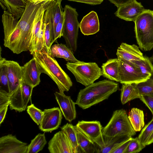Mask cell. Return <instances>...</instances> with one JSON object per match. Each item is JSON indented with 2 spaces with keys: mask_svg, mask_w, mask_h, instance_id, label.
Instances as JSON below:
<instances>
[{
  "mask_svg": "<svg viewBox=\"0 0 153 153\" xmlns=\"http://www.w3.org/2000/svg\"><path fill=\"white\" fill-rule=\"evenodd\" d=\"M36 59L42 73L48 75L57 85L59 92L68 91L73 85L68 75L63 71L51 52L50 49L44 46L39 51L31 54Z\"/></svg>",
  "mask_w": 153,
  "mask_h": 153,
  "instance_id": "6da1fadb",
  "label": "cell"
},
{
  "mask_svg": "<svg viewBox=\"0 0 153 153\" xmlns=\"http://www.w3.org/2000/svg\"><path fill=\"white\" fill-rule=\"evenodd\" d=\"M119 89L118 83L104 79L94 83L80 90L75 102L83 109L88 108L107 99Z\"/></svg>",
  "mask_w": 153,
  "mask_h": 153,
  "instance_id": "7a4b0ae2",
  "label": "cell"
},
{
  "mask_svg": "<svg viewBox=\"0 0 153 153\" xmlns=\"http://www.w3.org/2000/svg\"><path fill=\"white\" fill-rule=\"evenodd\" d=\"M42 2L34 3L28 1L25 10L18 22L21 33L15 53L19 54L23 51H30L33 31L39 10Z\"/></svg>",
  "mask_w": 153,
  "mask_h": 153,
  "instance_id": "3957f363",
  "label": "cell"
},
{
  "mask_svg": "<svg viewBox=\"0 0 153 153\" xmlns=\"http://www.w3.org/2000/svg\"><path fill=\"white\" fill-rule=\"evenodd\" d=\"M137 42L140 49L149 51L153 49V11L145 9L134 22Z\"/></svg>",
  "mask_w": 153,
  "mask_h": 153,
  "instance_id": "277c9868",
  "label": "cell"
},
{
  "mask_svg": "<svg viewBox=\"0 0 153 153\" xmlns=\"http://www.w3.org/2000/svg\"><path fill=\"white\" fill-rule=\"evenodd\" d=\"M103 135L108 137L128 136L136 134L126 111L123 109L114 111L107 125L102 128Z\"/></svg>",
  "mask_w": 153,
  "mask_h": 153,
  "instance_id": "5b68a950",
  "label": "cell"
},
{
  "mask_svg": "<svg viewBox=\"0 0 153 153\" xmlns=\"http://www.w3.org/2000/svg\"><path fill=\"white\" fill-rule=\"evenodd\" d=\"M66 65L76 81L85 87L94 83L102 75L101 69L95 62H68Z\"/></svg>",
  "mask_w": 153,
  "mask_h": 153,
  "instance_id": "8992f818",
  "label": "cell"
},
{
  "mask_svg": "<svg viewBox=\"0 0 153 153\" xmlns=\"http://www.w3.org/2000/svg\"><path fill=\"white\" fill-rule=\"evenodd\" d=\"M78 14L76 9L69 5L64 8V22L62 36L66 45L74 53L77 49V40L79 23L78 20Z\"/></svg>",
  "mask_w": 153,
  "mask_h": 153,
  "instance_id": "52a82bcc",
  "label": "cell"
},
{
  "mask_svg": "<svg viewBox=\"0 0 153 153\" xmlns=\"http://www.w3.org/2000/svg\"><path fill=\"white\" fill-rule=\"evenodd\" d=\"M118 60L119 82L121 84H138L150 78L143 74L139 67L133 62L123 59Z\"/></svg>",
  "mask_w": 153,
  "mask_h": 153,
  "instance_id": "ba28073f",
  "label": "cell"
},
{
  "mask_svg": "<svg viewBox=\"0 0 153 153\" xmlns=\"http://www.w3.org/2000/svg\"><path fill=\"white\" fill-rule=\"evenodd\" d=\"M77 128L97 147L102 148L105 146L102 130L103 127L98 121H79L76 125Z\"/></svg>",
  "mask_w": 153,
  "mask_h": 153,
  "instance_id": "9c48e42d",
  "label": "cell"
},
{
  "mask_svg": "<svg viewBox=\"0 0 153 153\" xmlns=\"http://www.w3.org/2000/svg\"><path fill=\"white\" fill-rule=\"evenodd\" d=\"M33 88L22 82L19 88L10 96V109L19 112L25 111L31 98Z\"/></svg>",
  "mask_w": 153,
  "mask_h": 153,
  "instance_id": "30bf717a",
  "label": "cell"
},
{
  "mask_svg": "<svg viewBox=\"0 0 153 153\" xmlns=\"http://www.w3.org/2000/svg\"><path fill=\"white\" fill-rule=\"evenodd\" d=\"M0 62L4 65L7 72L10 96L20 87L22 82V66L16 62L7 60L0 55Z\"/></svg>",
  "mask_w": 153,
  "mask_h": 153,
  "instance_id": "8fae6325",
  "label": "cell"
},
{
  "mask_svg": "<svg viewBox=\"0 0 153 153\" xmlns=\"http://www.w3.org/2000/svg\"><path fill=\"white\" fill-rule=\"evenodd\" d=\"M39 128L44 132H50L58 128L62 119V114L58 107L45 109Z\"/></svg>",
  "mask_w": 153,
  "mask_h": 153,
  "instance_id": "7c38bea8",
  "label": "cell"
},
{
  "mask_svg": "<svg viewBox=\"0 0 153 153\" xmlns=\"http://www.w3.org/2000/svg\"><path fill=\"white\" fill-rule=\"evenodd\" d=\"M22 82L33 88L40 82L41 70L36 59L33 57L22 66Z\"/></svg>",
  "mask_w": 153,
  "mask_h": 153,
  "instance_id": "4fadbf2b",
  "label": "cell"
},
{
  "mask_svg": "<svg viewBox=\"0 0 153 153\" xmlns=\"http://www.w3.org/2000/svg\"><path fill=\"white\" fill-rule=\"evenodd\" d=\"M145 10L140 2L134 0L118 7L114 14L120 19L134 22Z\"/></svg>",
  "mask_w": 153,
  "mask_h": 153,
  "instance_id": "5bb4252c",
  "label": "cell"
},
{
  "mask_svg": "<svg viewBox=\"0 0 153 153\" xmlns=\"http://www.w3.org/2000/svg\"><path fill=\"white\" fill-rule=\"evenodd\" d=\"M27 143L18 140L11 134L0 138V153H26Z\"/></svg>",
  "mask_w": 153,
  "mask_h": 153,
  "instance_id": "9a60e30c",
  "label": "cell"
},
{
  "mask_svg": "<svg viewBox=\"0 0 153 153\" xmlns=\"http://www.w3.org/2000/svg\"><path fill=\"white\" fill-rule=\"evenodd\" d=\"M48 144V149L51 153H74L69 139L62 130L54 134Z\"/></svg>",
  "mask_w": 153,
  "mask_h": 153,
  "instance_id": "2e32d148",
  "label": "cell"
},
{
  "mask_svg": "<svg viewBox=\"0 0 153 153\" xmlns=\"http://www.w3.org/2000/svg\"><path fill=\"white\" fill-rule=\"evenodd\" d=\"M54 94L65 119L71 122L76 117L75 102L73 101L70 96H67L64 93L56 92Z\"/></svg>",
  "mask_w": 153,
  "mask_h": 153,
  "instance_id": "e0dca14e",
  "label": "cell"
},
{
  "mask_svg": "<svg viewBox=\"0 0 153 153\" xmlns=\"http://www.w3.org/2000/svg\"><path fill=\"white\" fill-rule=\"evenodd\" d=\"M139 47L135 44L130 45L122 43L118 48L116 53L118 59L133 61L143 59L145 58Z\"/></svg>",
  "mask_w": 153,
  "mask_h": 153,
  "instance_id": "ac0fdd59",
  "label": "cell"
},
{
  "mask_svg": "<svg viewBox=\"0 0 153 153\" xmlns=\"http://www.w3.org/2000/svg\"><path fill=\"white\" fill-rule=\"evenodd\" d=\"M79 28L84 35L95 34L100 30V23L97 13L92 11L83 17L79 23Z\"/></svg>",
  "mask_w": 153,
  "mask_h": 153,
  "instance_id": "d6986e66",
  "label": "cell"
},
{
  "mask_svg": "<svg viewBox=\"0 0 153 153\" xmlns=\"http://www.w3.org/2000/svg\"><path fill=\"white\" fill-rule=\"evenodd\" d=\"M27 0H0L4 10H7L17 20L20 18L26 8Z\"/></svg>",
  "mask_w": 153,
  "mask_h": 153,
  "instance_id": "ffe728a7",
  "label": "cell"
},
{
  "mask_svg": "<svg viewBox=\"0 0 153 153\" xmlns=\"http://www.w3.org/2000/svg\"><path fill=\"white\" fill-rule=\"evenodd\" d=\"M101 67L102 76L111 80L119 82V63L117 58L108 59L102 64Z\"/></svg>",
  "mask_w": 153,
  "mask_h": 153,
  "instance_id": "44dd1931",
  "label": "cell"
},
{
  "mask_svg": "<svg viewBox=\"0 0 153 153\" xmlns=\"http://www.w3.org/2000/svg\"><path fill=\"white\" fill-rule=\"evenodd\" d=\"M103 136L105 145L103 147L101 148L97 147V153H111L121 144L132 137L128 136H117L114 137Z\"/></svg>",
  "mask_w": 153,
  "mask_h": 153,
  "instance_id": "7402d4cb",
  "label": "cell"
},
{
  "mask_svg": "<svg viewBox=\"0 0 153 153\" xmlns=\"http://www.w3.org/2000/svg\"><path fill=\"white\" fill-rule=\"evenodd\" d=\"M50 50L54 57L62 58L70 62H74L79 61L75 57L74 53L72 50L64 44L53 45L51 46Z\"/></svg>",
  "mask_w": 153,
  "mask_h": 153,
  "instance_id": "603a6c76",
  "label": "cell"
},
{
  "mask_svg": "<svg viewBox=\"0 0 153 153\" xmlns=\"http://www.w3.org/2000/svg\"><path fill=\"white\" fill-rule=\"evenodd\" d=\"M120 90V100L123 105L134 99H140L141 96L136 83L122 84Z\"/></svg>",
  "mask_w": 153,
  "mask_h": 153,
  "instance_id": "cb8c5ba5",
  "label": "cell"
},
{
  "mask_svg": "<svg viewBox=\"0 0 153 153\" xmlns=\"http://www.w3.org/2000/svg\"><path fill=\"white\" fill-rule=\"evenodd\" d=\"M62 1L54 0L52 1L51 19V44H53L55 30L57 24L64 15V11L61 5Z\"/></svg>",
  "mask_w": 153,
  "mask_h": 153,
  "instance_id": "d4e9b609",
  "label": "cell"
},
{
  "mask_svg": "<svg viewBox=\"0 0 153 153\" xmlns=\"http://www.w3.org/2000/svg\"><path fill=\"white\" fill-rule=\"evenodd\" d=\"M74 126L78 145L82 152L85 153H97V145L82 132L76 126Z\"/></svg>",
  "mask_w": 153,
  "mask_h": 153,
  "instance_id": "484cf974",
  "label": "cell"
},
{
  "mask_svg": "<svg viewBox=\"0 0 153 153\" xmlns=\"http://www.w3.org/2000/svg\"><path fill=\"white\" fill-rule=\"evenodd\" d=\"M128 117L136 132L140 131L144 127V114L143 110L137 108H133L131 110Z\"/></svg>",
  "mask_w": 153,
  "mask_h": 153,
  "instance_id": "4316f807",
  "label": "cell"
},
{
  "mask_svg": "<svg viewBox=\"0 0 153 153\" xmlns=\"http://www.w3.org/2000/svg\"><path fill=\"white\" fill-rule=\"evenodd\" d=\"M61 130L65 133L73 149L74 153L80 152V149L77 142V137L75 126L67 123L61 128Z\"/></svg>",
  "mask_w": 153,
  "mask_h": 153,
  "instance_id": "83f0119b",
  "label": "cell"
},
{
  "mask_svg": "<svg viewBox=\"0 0 153 153\" xmlns=\"http://www.w3.org/2000/svg\"><path fill=\"white\" fill-rule=\"evenodd\" d=\"M47 143L45 134H39L28 145L26 153H37L41 151Z\"/></svg>",
  "mask_w": 153,
  "mask_h": 153,
  "instance_id": "f1b7e54d",
  "label": "cell"
},
{
  "mask_svg": "<svg viewBox=\"0 0 153 153\" xmlns=\"http://www.w3.org/2000/svg\"><path fill=\"white\" fill-rule=\"evenodd\" d=\"M136 65L144 75L151 77L153 75V65L149 58L145 56L143 59L132 61Z\"/></svg>",
  "mask_w": 153,
  "mask_h": 153,
  "instance_id": "f546056e",
  "label": "cell"
},
{
  "mask_svg": "<svg viewBox=\"0 0 153 153\" xmlns=\"http://www.w3.org/2000/svg\"><path fill=\"white\" fill-rule=\"evenodd\" d=\"M153 131V116L152 120L143 128L138 136L139 140L144 148L147 146L148 139Z\"/></svg>",
  "mask_w": 153,
  "mask_h": 153,
  "instance_id": "4dcf8cb0",
  "label": "cell"
},
{
  "mask_svg": "<svg viewBox=\"0 0 153 153\" xmlns=\"http://www.w3.org/2000/svg\"><path fill=\"white\" fill-rule=\"evenodd\" d=\"M27 111L33 120L38 125H39L43 117L44 111L36 108L33 104L28 106Z\"/></svg>",
  "mask_w": 153,
  "mask_h": 153,
  "instance_id": "1f68e13d",
  "label": "cell"
},
{
  "mask_svg": "<svg viewBox=\"0 0 153 153\" xmlns=\"http://www.w3.org/2000/svg\"><path fill=\"white\" fill-rule=\"evenodd\" d=\"M137 85L141 96L153 95V75L146 81L137 84Z\"/></svg>",
  "mask_w": 153,
  "mask_h": 153,
  "instance_id": "d6a6232c",
  "label": "cell"
},
{
  "mask_svg": "<svg viewBox=\"0 0 153 153\" xmlns=\"http://www.w3.org/2000/svg\"><path fill=\"white\" fill-rule=\"evenodd\" d=\"M0 91L5 92L10 95L8 79L4 65L0 62Z\"/></svg>",
  "mask_w": 153,
  "mask_h": 153,
  "instance_id": "836d02e7",
  "label": "cell"
},
{
  "mask_svg": "<svg viewBox=\"0 0 153 153\" xmlns=\"http://www.w3.org/2000/svg\"><path fill=\"white\" fill-rule=\"evenodd\" d=\"M144 148L140 143L138 137L132 138L124 153H137Z\"/></svg>",
  "mask_w": 153,
  "mask_h": 153,
  "instance_id": "e575fe53",
  "label": "cell"
},
{
  "mask_svg": "<svg viewBox=\"0 0 153 153\" xmlns=\"http://www.w3.org/2000/svg\"><path fill=\"white\" fill-rule=\"evenodd\" d=\"M140 99L149 109L153 116V95L150 94L143 95Z\"/></svg>",
  "mask_w": 153,
  "mask_h": 153,
  "instance_id": "d590c367",
  "label": "cell"
},
{
  "mask_svg": "<svg viewBox=\"0 0 153 153\" xmlns=\"http://www.w3.org/2000/svg\"><path fill=\"white\" fill-rule=\"evenodd\" d=\"M64 22V15L61 18L60 22L57 25L54 32L53 43L56 42L57 39L62 36Z\"/></svg>",
  "mask_w": 153,
  "mask_h": 153,
  "instance_id": "8d00e7d4",
  "label": "cell"
},
{
  "mask_svg": "<svg viewBox=\"0 0 153 153\" xmlns=\"http://www.w3.org/2000/svg\"><path fill=\"white\" fill-rule=\"evenodd\" d=\"M10 95L8 93L0 91V110L10 103Z\"/></svg>",
  "mask_w": 153,
  "mask_h": 153,
  "instance_id": "74e56055",
  "label": "cell"
},
{
  "mask_svg": "<svg viewBox=\"0 0 153 153\" xmlns=\"http://www.w3.org/2000/svg\"><path fill=\"white\" fill-rule=\"evenodd\" d=\"M131 137L111 152V153H124L132 138Z\"/></svg>",
  "mask_w": 153,
  "mask_h": 153,
  "instance_id": "f35d334b",
  "label": "cell"
},
{
  "mask_svg": "<svg viewBox=\"0 0 153 153\" xmlns=\"http://www.w3.org/2000/svg\"><path fill=\"white\" fill-rule=\"evenodd\" d=\"M70 1L84 3L91 5H96L100 4L104 0H67Z\"/></svg>",
  "mask_w": 153,
  "mask_h": 153,
  "instance_id": "ab89813d",
  "label": "cell"
},
{
  "mask_svg": "<svg viewBox=\"0 0 153 153\" xmlns=\"http://www.w3.org/2000/svg\"><path fill=\"white\" fill-rule=\"evenodd\" d=\"M117 8L121 6L131 2L134 0H108Z\"/></svg>",
  "mask_w": 153,
  "mask_h": 153,
  "instance_id": "60d3db41",
  "label": "cell"
},
{
  "mask_svg": "<svg viewBox=\"0 0 153 153\" xmlns=\"http://www.w3.org/2000/svg\"><path fill=\"white\" fill-rule=\"evenodd\" d=\"M9 104H7L4 108L0 110V124L3 122L7 111L8 106Z\"/></svg>",
  "mask_w": 153,
  "mask_h": 153,
  "instance_id": "b9f144b4",
  "label": "cell"
},
{
  "mask_svg": "<svg viewBox=\"0 0 153 153\" xmlns=\"http://www.w3.org/2000/svg\"><path fill=\"white\" fill-rule=\"evenodd\" d=\"M153 143V131L150 136L148 141L147 146Z\"/></svg>",
  "mask_w": 153,
  "mask_h": 153,
  "instance_id": "7bdbcfd3",
  "label": "cell"
},
{
  "mask_svg": "<svg viewBox=\"0 0 153 153\" xmlns=\"http://www.w3.org/2000/svg\"><path fill=\"white\" fill-rule=\"evenodd\" d=\"M47 0H36V2L34 3H39L42 2L43 1H46Z\"/></svg>",
  "mask_w": 153,
  "mask_h": 153,
  "instance_id": "ee69618b",
  "label": "cell"
},
{
  "mask_svg": "<svg viewBox=\"0 0 153 153\" xmlns=\"http://www.w3.org/2000/svg\"><path fill=\"white\" fill-rule=\"evenodd\" d=\"M149 59L153 63V54Z\"/></svg>",
  "mask_w": 153,
  "mask_h": 153,
  "instance_id": "f6af8a7d",
  "label": "cell"
},
{
  "mask_svg": "<svg viewBox=\"0 0 153 153\" xmlns=\"http://www.w3.org/2000/svg\"><path fill=\"white\" fill-rule=\"evenodd\" d=\"M28 1L32 3H35L36 0H27Z\"/></svg>",
  "mask_w": 153,
  "mask_h": 153,
  "instance_id": "bcb514c9",
  "label": "cell"
},
{
  "mask_svg": "<svg viewBox=\"0 0 153 153\" xmlns=\"http://www.w3.org/2000/svg\"><path fill=\"white\" fill-rule=\"evenodd\" d=\"M54 0H47L46 1H45L46 2H50ZM57 1H62V0H56Z\"/></svg>",
  "mask_w": 153,
  "mask_h": 153,
  "instance_id": "7dc6e473",
  "label": "cell"
}]
</instances>
